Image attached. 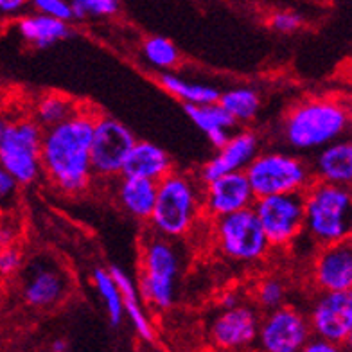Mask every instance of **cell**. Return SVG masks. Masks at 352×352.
<instances>
[{"label": "cell", "mask_w": 352, "mask_h": 352, "mask_svg": "<svg viewBox=\"0 0 352 352\" xmlns=\"http://www.w3.org/2000/svg\"><path fill=\"white\" fill-rule=\"evenodd\" d=\"M137 142L130 128L113 117L98 116L94 124L90 144V164L92 173L101 178H113L121 175L124 160Z\"/></svg>", "instance_id": "obj_10"}, {"label": "cell", "mask_w": 352, "mask_h": 352, "mask_svg": "<svg viewBox=\"0 0 352 352\" xmlns=\"http://www.w3.org/2000/svg\"><path fill=\"white\" fill-rule=\"evenodd\" d=\"M16 31L25 42L38 49L54 45L56 42L65 40L70 33L69 22L42 13L29 14V16L20 19L16 23Z\"/></svg>", "instance_id": "obj_22"}, {"label": "cell", "mask_w": 352, "mask_h": 352, "mask_svg": "<svg viewBox=\"0 0 352 352\" xmlns=\"http://www.w3.org/2000/svg\"><path fill=\"white\" fill-rule=\"evenodd\" d=\"M214 236L221 254L237 263H257L272 248L254 207L216 218Z\"/></svg>", "instance_id": "obj_8"}, {"label": "cell", "mask_w": 352, "mask_h": 352, "mask_svg": "<svg viewBox=\"0 0 352 352\" xmlns=\"http://www.w3.org/2000/svg\"><path fill=\"white\" fill-rule=\"evenodd\" d=\"M79 110L81 108H79L74 99L61 96V94H47L38 101L36 111H34V121L45 130V128H51V126L67 121L72 116H76Z\"/></svg>", "instance_id": "obj_24"}, {"label": "cell", "mask_w": 352, "mask_h": 352, "mask_svg": "<svg viewBox=\"0 0 352 352\" xmlns=\"http://www.w3.org/2000/svg\"><path fill=\"white\" fill-rule=\"evenodd\" d=\"M67 289L69 283L65 274L54 264L42 261L31 266L23 284V298L29 306L47 309L63 300Z\"/></svg>", "instance_id": "obj_17"}, {"label": "cell", "mask_w": 352, "mask_h": 352, "mask_svg": "<svg viewBox=\"0 0 352 352\" xmlns=\"http://www.w3.org/2000/svg\"><path fill=\"white\" fill-rule=\"evenodd\" d=\"M313 178L336 186H351L352 182V144L347 139H338L327 144L316 155L313 167Z\"/></svg>", "instance_id": "obj_18"}, {"label": "cell", "mask_w": 352, "mask_h": 352, "mask_svg": "<svg viewBox=\"0 0 352 352\" xmlns=\"http://www.w3.org/2000/svg\"><path fill=\"white\" fill-rule=\"evenodd\" d=\"M205 135H207V139H209V142L212 144L214 148L218 149V148H221L223 144L228 140V137H230V130H225V128H218V130H212V131H209V133H205Z\"/></svg>", "instance_id": "obj_36"}, {"label": "cell", "mask_w": 352, "mask_h": 352, "mask_svg": "<svg viewBox=\"0 0 352 352\" xmlns=\"http://www.w3.org/2000/svg\"><path fill=\"white\" fill-rule=\"evenodd\" d=\"M270 25H272V29L277 31V33H295V31L302 25V16L297 13H293V11H278V13H275L274 16H272Z\"/></svg>", "instance_id": "obj_33"}, {"label": "cell", "mask_w": 352, "mask_h": 352, "mask_svg": "<svg viewBox=\"0 0 352 352\" xmlns=\"http://www.w3.org/2000/svg\"><path fill=\"white\" fill-rule=\"evenodd\" d=\"M94 287L99 293L102 304L107 307V313L110 316L111 325H121L122 316H124V306H122V295L117 287L116 280L111 277L110 270L96 268L92 275Z\"/></svg>", "instance_id": "obj_26"}, {"label": "cell", "mask_w": 352, "mask_h": 352, "mask_svg": "<svg viewBox=\"0 0 352 352\" xmlns=\"http://www.w3.org/2000/svg\"><path fill=\"white\" fill-rule=\"evenodd\" d=\"M255 198L283 192H304L313 178L311 167L286 153L255 155L245 169Z\"/></svg>", "instance_id": "obj_6"}, {"label": "cell", "mask_w": 352, "mask_h": 352, "mask_svg": "<svg viewBox=\"0 0 352 352\" xmlns=\"http://www.w3.org/2000/svg\"><path fill=\"white\" fill-rule=\"evenodd\" d=\"M313 280L320 292H351L352 246L349 239L322 246L313 266Z\"/></svg>", "instance_id": "obj_15"}, {"label": "cell", "mask_w": 352, "mask_h": 352, "mask_svg": "<svg viewBox=\"0 0 352 352\" xmlns=\"http://www.w3.org/2000/svg\"><path fill=\"white\" fill-rule=\"evenodd\" d=\"M201 212V186L192 176L171 171L157 182V198L148 223L158 236L178 239L195 228Z\"/></svg>", "instance_id": "obj_3"}, {"label": "cell", "mask_w": 352, "mask_h": 352, "mask_svg": "<svg viewBox=\"0 0 352 352\" xmlns=\"http://www.w3.org/2000/svg\"><path fill=\"white\" fill-rule=\"evenodd\" d=\"M13 239H14L13 227L8 225V223L0 221V248L13 245Z\"/></svg>", "instance_id": "obj_38"}, {"label": "cell", "mask_w": 352, "mask_h": 352, "mask_svg": "<svg viewBox=\"0 0 352 352\" xmlns=\"http://www.w3.org/2000/svg\"><path fill=\"white\" fill-rule=\"evenodd\" d=\"M22 266V254L13 245L0 248V277L16 274Z\"/></svg>", "instance_id": "obj_34"}, {"label": "cell", "mask_w": 352, "mask_h": 352, "mask_svg": "<svg viewBox=\"0 0 352 352\" xmlns=\"http://www.w3.org/2000/svg\"><path fill=\"white\" fill-rule=\"evenodd\" d=\"M338 345L333 342H329V340L325 338H320V336H315V338H307V342L304 343V347H302V351L306 352H336L338 351Z\"/></svg>", "instance_id": "obj_35"}, {"label": "cell", "mask_w": 352, "mask_h": 352, "mask_svg": "<svg viewBox=\"0 0 352 352\" xmlns=\"http://www.w3.org/2000/svg\"><path fill=\"white\" fill-rule=\"evenodd\" d=\"M352 196L347 186L313 180L304 190V228L318 246L351 236Z\"/></svg>", "instance_id": "obj_4"}, {"label": "cell", "mask_w": 352, "mask_h": 352, "mask_svg": "<svg viewBox=\"0 0 352 352\" xmlns=\"http://www.w3.org/2000/svg\"><path fill=\"white\" fill-rule=\"evenodd\" d=\"M16 195H19V182L0 166V210L11 207L16 199Z\"/></svg>", "instance_id": "obj_32"}, {"label": "cell", "mask_w": 352, "mask_h": 352, "mask_svg": "<svg viewBox=\"0 0 352 352\" xmlns=\"http://www.w3.org/2000/svg\"><path fill=\"white\" fill-rule=\"evenodd\" d=\"M257 300L264 309H277V307L284 306L286 286L278 278H266L257 287Z\"/></svg>", "instance_id": "obj_30"}, {"label": "cell", "mask_w": 352, "mask_h": 352, "mask_svg": "<svg viewBox=\"0 0 352 352\" xmlns=\"http://www.w3.org/2000/svg\"><path fill=\"white\" fill-rule=\"evenodd\" d=\"M6 126H8V121H6V119H2V117H0V137H2V135H4Z\"/></svg>", "instance_id": "obj_41"}, {"label": "cell", "mask_w": 352, "mask_h": 352, "mask_svg": "<svg viewBox=\"0 0 352 352\" xmlns=\"http://www.w3.org/2000/svg\"><path fill=\"white\" fill-rule=\"evenodd\" d=\"M96 116L81 110L60 124L45 128L42 135V173L63 195H79L92 182L90 144Z\"/></svg>", "instance_id": "obj_1"}, {"label": "cell", "mask_w": 352, "mask_h": 352, "mask_svg": "<svg viewBox=\"0 0 352 352\" xmlns=\"http://www.w3.org/2000/svg\"><path fill=\"white\" fill-rule=\"evenodd\" d=\"M351 126V108L336 98L300 102L284 119L286 142L297 151H316L342 139Z\"/></svg>", "instance_id": "obj_2"}, {"label": "cell", "mask_w": 352, "mask_h": 352, "mask_svg": "<svg viewBox=\"0 0 352 352\" xmlns=\"http://www.w3.org/2000/svg\"><path fill=\"white\" fill-rule=\"evenodd\" d=\"M221 306L225 307V309H228V307H234V306H239V295H237L236 292H227L221 297Z\"/></svg>", "instance_id": "obj_39"}, {"label": "cell", "mask_w": 352, "mask_h": 352, "mask_svg": "<svg viewBox=\"0 0 352 352\" xmlns=\"http://www.w3.org/2000/svg\"><path fill=\"white\" fill-rule=\"evenodd\" d=\"M252 207L270 246L292 245L304 230V192L261 196Z\"/></svg>", "instance_id": "obj_9"}, {"label": "cell", "mask_w": 352, "mask_h": 352, "mask_svg": "<svg viewBox=\"0 0 352 352\" xmlns=\"http://www.w3.org/2000/svg\"><path fill=\"white\" fill-rule=\"evenodd\" d=\"M259 316L252 307H228L214 320L210 327V338L216 347L225 351L248 347L257 340L259 333Z\"/></svg>", "instance_id": "obj_14"}, {"label": "cell", "mask_w": 352, "mask_h": 352, "mask_svg": "<svg viewBox=\"0 0 352 352\" xmlns=\"http://www.w3.org/2000/svg\"><path fill=\"white\" fill-rule=\"evenodd\" d=\"M51 349H52V351H54V352H65L69 347H67V342H65V340H56V342L52 343V347H51Z\"/></svg>", "instance_id": "obj_40"}, {"label": "cell", "mask_w": 352, "mask_h": 352, "mask_svg": "<svg viewBox=\"0 0 352 352\" xmlns=\"http://www.w3.org/2000/svg\"><path fill=\"white\" fill-rule=\"evenodd\" d=\"M42 135L43 128L34 119H22L8 122L0 137V166L19 186H29L42 175Z\"/></svg>", "instance_id": "obj_7"}, {"label": "cell", "mask_w": 352, "mask_h": 352, "mask_svg": "<svg viewBox=\"0 0 352 352\" xmlns=\"http://www.w3.org/2000/svg\"><path fill=\"white\" fill-rule=\"evenodd\" d=\"M72 19L88 16H111L119 11V0H70Z\"/></svg>", "instance_id": "obj_29"}, {"label": "cell", "mask_w": 352, "mask_h": 352, "mask_svg": "<svg viewBox=\"0 0 352 352\" xmlns=\"http://www.w3.org/2000/svg\"><path fill=\"white\" fill-rule=\"evenodd\" d=\"M307 322L315 336L329 340L338 347L349 343L352 336V293L322 292Z\"/></svg>", "instance_id": "obj_11"}, {"label": "cell", "mask_w": 352, "mask_h": 352, "mask_svg": "<svg viewBox=\"0 0 352 352\" xmlns=\"http://www.w3.org/2000/svg\"><path fill=\"white\" fill-rule=\"evenodd\" d=\"M144 58L157 69H171L180 61V52L171 40L164 36L148 38L142 45Z\"/></svg>", "instance_id": "obj_28"}, {"label": "cell", "mask_w": 352, "mask_h": 352, "mask_svg": "<svg viewBox=\"0 0 352 352\" xmlns=\"http://www.w3.org/2000/svg\"><path fill=\"white\" fill-rule=\"evenodd\" d=\"M259 151V140L252 131L230 135L228 140L218 148V153L201 167L199 182L207 184L221 175L234 171H245L246 166Z\"/></svg>", "instance_id": "obj_16"}, {"label": "cell", "mask_w": 352, "mask_h": 352, "mask_svg": "<svg viewBox=\"0 0 352 352\" xmlns=\"http://www.w3.org/2000/svg\"><path fill=\"white\" fill-rule=\"evenodd\" d=\"M178 275L180 255L173 245V239L153 234L142 248V274L137 286L140 298L157 311L169 309L175 304Z\"/></svg>", "instance_id": "obj_5"}, {"label": "cell", "mask_w": 352, "mask_h": 352, "mask_svg": "<svg viewBox=\"0 0 352 352\" xmlns=\"http://www.w3.org/2000/svg\"><path fill=\"white\" fill-rule=\"evenodd\" d=\"M110 274L111 277H113V280H116L119 292H121L124 315L130 316V322L131 325H133V329L137 331V334H139L144 342H153V325H151V320L148 318V315L144 313L142 304H140L142 298H140L139 287L133 283V278L126 274L124 270L119 268V266H111Z\"/></svg>", "instance_id": "obj_21"}, {"label": "cell", "mask_w": 352, "mask_h": 352, "mask_svg": "<svg viewBox=\"0 0 352 352\" xmlns=\"http://www.w3.org/2000/svg\"><path fill=\"white\" fill-rule=\"evenodd\" d=\"M28 4V0H0V13L14 14Z\"/></svg>", "instance_id": "obj_37"}, {"label": "cell", "mask_w": 352, "mask_h": 352, "mask_svg": "<svg viewBox=\"0 0 352 352\" xmlns=\"http://www.w3.org/2000/svg\"><path fill=\"white\" fill-rule=\"evenodd\" d=\"M173 171L171 157L153 142H135L126 157L121 175L158 182Z\"/></svg>", "instance_id": "obj_19"}, {"label": "cell", "mask_w": 352, "mask_h": 352, "mask_svg": "<svg viewBox=\"0 0 352 352\" xmlns=\"http://www.w3.org/2000/svg\"><path fill=\"white\" fill-rule=\"evenodd\" d=\"M218 102L236 122H248L257 116L261 107V98L254 88L241 87L232 88L225 94H219Z\"/></svg>", "instance_id": "obj_25"}, {"label": "cell", "mask_w": 352, "mask_h": 352, "mask_svg": "<svg viewBox=\"0 0 352 352\" xmlns=\"http://www.w3.org/2000/svg\"><path fill=\"white\" fill-rule=\"evenodd\" d=\"M160 85L164 90L184 101L186 104H209V102H218L219 90L212 85L192 83L186 79L178 78L175 74H164L160 78Z\"/></svg>", "instance_id": "obj_23"}, {"label": "cell", "mask_w": 352, "mask_h": 352, "mask_svg": "<svg viewBox=\"0 0 352 352\" xmlns=\"http://www.w3.org/2000/svg\"><path fill=\"white\" fill-rule=\"evenodd\" d=\"M307 318L293 307L280 306L270 311L259 324L261 347L268 352H298L311 336Z\"/></svg>", "instance_id": "obj_12"}, {"label": "cell", "mask_w": 352, "mask_h": 352, "mask_svg": "<svg viewBox=\"0 0 352 352\" xmlns=\"http://www.w3.org/2000/svg\"><path fill=\"white\" fill-rule=\"evenodd\" d=\"M187 116L190 121L198 126L204 133H209L218 128L232 130L237 124L230 116H228L225 108L219 102H209V104H186Z\"/></svg>", "instance_id": "obj_27"}, {"label": "cell", "mask_w": 352, "mask_h": 352, "mask_svg": "<svg viewBox=\"0 0 352 352\" xmlns=\"http://www.w3.org/2000/svg\"><path fill=\"white\" fill-rule=\"evenodd\" d=\"M117 196H119L121 207L131 218L139 221H149L155 198H157V182L122 175L117 186Z\"/></svg>", "instance_id": "obj_20"}, {"label": "cell", "mask_w": 352, "mask_h": 352, "mask_svg": "<svg viewBox=\"0 0 352 352\" xmlns=\"http://www.w3.org/2000/svg\"><path fill=\"white\" fill-rule=\"evenodd\" d=\"M204 186V212L214 219L252 207L255 201L245 171L227 173Z\"/></svg>", "instance_id": "obj_13"}, {"label": "cell", "mask_w": 352, "mask_h": 352, "mask_svg": "<svg viewBox=\"0 0 352 352\" xmlns=\"http://www.w3.org/2000/svg\"><path fill=\"white\" fill-rule=\"evenodd\" d=\"M31 2L38 10V13L49 14V16L65 20V22L72 20V10L67 0H31Z\"/></svg>", "instance_id": "obj_31"}]
</instances>
